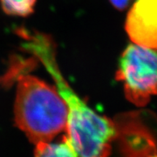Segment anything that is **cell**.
<instances>
[{"mask_svg": "<svg viewBox=\"0 0 157 157\" xmlns=\"http://www.w3.org/2000/svg\"><path fill=\"white\" fill-rule=\"evenodd\" d=\"M23 48L42 63L67 105L66 137L77 157H109L117 127L111 119L92 109L68 84L56 61V45L52 36L37 33L25 42Z\"/></svg>", "mask_w": 157, "mask_h": 157, "instance_id": "1", "label": "cell"}, {"mask_svg": "<svg viewBox=\"0 0 157 157\" xmlns=\"http://www.w3.org/2000/svg\"><path fill=\"white\" fill-rule=\"evenodd\" d=\"M15 121L34 144L50 142L66 130L68 108L56 88L31 75L18 77Z\"/></svg>", "mask_w": 157, "mask_h": 157, "instance_id": "2", "label": "cell"}, {"mask_svg": "<svg viewBox=\"0 0 157 157\" xmlns=\"http://www.w3.org/2000/svg\"><path fill=\"white\" fill-rule=\"evenodd\" d=\"M116 78L124 84L129 101L146 105L157 95V49L129 44L119 59Z\"/></svg>", "mask_w": 157, "mask_h": 157, "instance_id": "3", "label": "cell"}, {"mask_svg": "<svg viewBox=\"0 0 157 157\" xmlns=\"http://www.w3.org/2000/svg\"><path fill=\"white\" fill-rule=\"evenodd\" d=\"M125 30L134 44L157 49V0H137L127 14Z\"/></svg>", "mask_w": 157, "mask_h": 157, "instance_id": "4", "label": "cell"}, {"mask_svg": "<svg viewBox=\"0 0 157 157\" xmlns=\"http://www.w3.org/2000/svg\"><path fill=\"white\" fill-rule=\"evenodd\" d=\"M34 157H77L66 135L59 142H42L36 144Z\"/></svg>", "mask_w": 157, "mask_h": 157, "instance_id": "5", "label": "cell"}, {"mask_svg": "<svg viewBox=\"0 0 157 157\" xmlns=\"http://www.w3.org/2000/svg\"><path fill=\"white\" fill-rule=\"evenodd\" d=\"M36 0H0L2 9L13 16L27 17L34 12Z\"/></svg>", "mask_w": 157, "mask_h": 157, "instance_id": "6", "label": "cell"}, {"mask_svg": "<svg viewBox=\"0 0 157 157\" xmlns=\"http://www.w3.org/2000/svg\"><path fill=\"white\" fill-rule=\"evenodd\" d=\"M132 0H110L111 5L119 10H123L129 5Z\"/></svg>", "mask_w": 157, "mask_h": 157, "instance_id": "7", "label": "cell"}]
</instances>
